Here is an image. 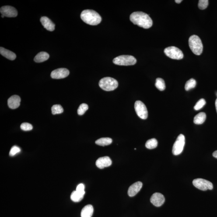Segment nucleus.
<instances>
[{
  "label": "nucleus",
  "mask_w": 217,
  "mask_h": 217,
  "mask_svg": "<svg viewBox=\"0 0 217 217\" xmlns=\"http://www.w3.org/2000/svg\"><path fill=\"white\" fill-rule=\"evenodd\" d=\"M130 20L134 24L145 29L150 28L153 24L152 19L149 15L141 12H133L130 15Z\"/></svg>",
  "instance_id": "nucleus-1"
},
{
  "label": "nucleus",
  "mask_w": 217,
  "mask_h": 217,
  "mask_svg": "<svg viewBox=\"0 0 217 217\" xmlns=\"http://www.w3.org/2000/svg\"><path fill=\"white\" fill-rule=\"evenodd\" d=\"M81 19L85 23L92 26H96L101 22L102 18L99 13L93 10L87 9L82 11Z\"/></svg>",
  "instance_id": "nucleus-2"
},
{
  "label": "nucleus",
  "mask_w": 217,
  "mask_h": 217,
  "mask_svg": "<svg viewBox=\"0 0 217 217\" xmlns=\"http://www.w3.org/2000/svg\"><path fill=\"white\" fill-rule=\"evenodd\" d=\"M189 45L192 52L196 55H201L203 52V46L201 39L197 35H194L189 39Z\"/></svg>",
  "instance_id": "nucleus-3"
},
{
  "label": "nucleus",
  "mask_w": 217,
  "mask_h": 217,
  "mask_svg": "<svg viewBox=\"0 0 217 217\" xmlns=\"http://www.w3.org/2000/svg\"><path fill=\"white\" fill-rule=\"evenodd\" d=\"M99 85L103 90L110 91L116 89L118 86V83L114 78L106 77L100 80Z\"/></svg>",
  "instance_id": "nucleus-4"
},
{
  "label": "nucleus",
  "mask_w": 217,
  "mask_h": 217,
  "mask_svg": "<svg viewBox=\"0 0 217 217\" xmlns=\"http://www.w3.org/2000/svg\"><path fill=\"white\" fill-rule=\"evenodd\" d=\"M137 62L136 59L132 56L121 55L113 60V63L121 66L133 65Z\"/></svg>",
  "instance_id": "nucleus-5"
},
{
  "label": "nucleus",
  "mask_w": 217,
  "mask_h": 217,
  "mask_svg": "<svg viewBox=\"0 0 217 217\" xmlns=\"http://www.w3.org/2000/svg\"><path fill=\"white\" fill-rule=\"evenodd\" d=\"M164 52L167 57L173 59L181 60L184 57L181 50L175 47H166L164 50Z\"/></svg>",
  "instance_id": "nucleus-6"
},
{
  "label": "nucleus",
  "mask_w": 217,
  "mask_h": 217,
  "mask_svg": "<svg viewBox=\"0 0 217 217\" xmlns=\"http://www.w3.org/2000/svg\"><path fill=\"white\" fill-rule=\"evenodd\" d=\"M185 145V137L182 134L178 136L177 140L174 144L172 152L174 155H178L183 152Z\"/></svg>",
  "instance_id": "nucleus-7"
},
{
  "label": "nucleus",
  "mask_w": 217,
  "mask_h": 217,
  "mask_svg": "<svg viewBox=\"0 0 217 217\" xmlns=\"http://www.w3.org/2000/svg\"><path fill=\"white\" fill-rule=\"evenodd\" d=\"M193 184L195 187L202 191L212 190L213 188V185L211 182L203 179H195L193 180Z\"/></svg>",
  "instance_id": "nucleus-8"
},
{
  "label": "nucleus",
  "mask_w": 217,
  "mask_h": 217,
  "mask_svg": "<svg viewBox=\"0 0 217 217\" xmlns=\"http://www.w3.org/2000/svg\"><path fill=\"white\" fill-rule=\"evenodd\" d=\"M134 107L137 115L140 118L145 120L147 118L148 113L146 106L142 102L137 101L135 102Z\"/></svg>",
  "instance_id": "nucleus-9"
},
{
  "label": "nucleus",
  "mask_w": 217,
  "mask_h": 217,
  "mask_svg": "<svg viewBox=\"0 0 217 217\" xmlns=\"http://www.w3.org/2000/svg\"><path fill=\"white\" fill-rule=\"evenodd\" d=\"M1 13L4 17H14L17 16L18 12L15 8L10 6L1 7L0 9Z\"/></svg>",
  "instance_id": "nucleus-10"
},
{
  "label": "nucleus",
  "mask_w": 217,
  "mask_h": 217,
  "mask_svg": "<svg viewBox=\"0 0 217 217\" xmlns=\"http://www.w3.org/2000/svg\"><path fill=\"white\" fill-rule=\"evenodd\" d=\"M69 71L67 68H61L56 69L51 72V77L54 79H61L68 76Z\"/></svg>",
  "instance_id": "nucleus-11"
},
{
  "label": "nucleus",
  "mask_w": 217,
  "mask_h": 217,
  "mask_svg": "<svg viewBox=\"0 0 217 217\" xmlns=\"http://www.w3.org/2000/svg\"><path fill=\"white\" fill-rule=\"evenodd\" d=\"M150 201L155 206L160 207L164 203L165 198L163 195L160 193H155L151 196Z\"/></svg>",
  "instance_id": "nucleus-12"
},
{
  "label": "nucleus",
  "mask_w": 217,
  "mask_h": 217,
  "mask_svg": "<svg viewBox=\"0 0 217 217\" xmlns=\"http://www.w3.org/2000/svg\"><path fill=\"white\" fill-rule=\"evenodd\" d=\"M112 164V161L108 156L102 157L96 160V165L98 168L103 169L105 167H108Z\"/></svg>",
  "instance_id": "nucleus-13"
},
{
  "label": "nucleus",
  "mask_w": 217,
  "mask_h": 217,
  "mask_svg": "<svg viewBox=\"0 0 217 217\" xmlns=\"http://www.w3.org/2000/svg\"><path fill=\"white\" fill-rule=\"evenodd\" d=\"M142 187V183L140 181L137 182L130 186L128 190V194L130 197H134L141 190Z\"/></svg>",
  "instance_id": "nucleus-14"
},
{
  "label": "nucleus",
  "mask_w": 217,
  "mask_h": 217,
  "mask_svg": "<svg viewBox=\"0 0 217 217\" xmlns=\"http://www.w3.org/2000/svg\"><path fill=\"white\" fill-rule=\"evenodd\" d=\"M40 22L45 28L50 32H52L55 29V25L49 18L47 17H42L40 19Z\"/></svg>",
  "instance_id": "nucleus-15"
},
{
  "label": "nucleus",
  "mask_w": 217,
  "mask_h": 217,
  "mask_svg": "<svg viewBox=\"0 0 217 217\" xmlns=\"http://www.w3.org/2000/svg\"><path fill=\"white\" fill-rule=\"evenodd\" d=\"M21 98L19 96L14 95L11 96L8 100V105L10 108L15 109L20 105Z\"/></svg>",
  "instance_id": "nucleus-16"
},
{
  "label": "nucleus",
  "mask_w": 217,
  "mask_h": 217,
  "mask_svg": "<svg viewBox=\"0 0 217 217\" xmlns=\"http://www.w3.org/2000/svg\"><path fill=\"white\" fill-rule=\"evenodd\" d=\"M0 53L4 57L11 61H13L16 58V54L2 47H0Z\"/></svg>",
  "instance_id": "nucleus-17"
},
{
  "label": "nucleus",
  "mask_w": 217,
  "mask_h": 217,
  "mask_svg": "<svg viewBox=\"0 0 217 217\" xmlns=\"http://www.w3.org/2000/svg\"><path fill=\"white\" fill-rule=\"evenodd\" d=\"M93 208L91 205L84 207L81 212V217H91L93 213Z\"/></svg>",
  "instance_id": "nucleus-18"
},
{
  "label": "nucleus",
  "mask_w": 217,
  "mask_h": 217,
  "mask_svg": "<svg viewBox=\"0 0 217 217\" xmlns=\"http://www.w3.org/2000/svg\"><path fill=\"white\" fill-rule=\"evenodd\" d=\"M49 57L50 56L48 53L44 52H42L39 53L35 57L34 61L36 62H42L47 61L49 58Z\"/></svg>",
  "instance_id": "nucleus-19"
},
{
  "label": "nucleus",
  "mask_w": 217,
  "mask_h": 217,
  "mask_svg": "<svg viewBox=\"0 0 217 217\" xmlns=\"http://www.w3.org/2000/svg\"><path fill=\"white\" fill-rule=\"evenodd\" d=\"M85 194L78 192L76 191H73L71 195V200L75 202H79L83 198Z\"/></svg>",
  "instance_id": "nucleus-20"
},
{
  "label": "nucleus",
  "mask_w": 217,
  "mask_h": 217,
  "mask_svg": "<svg viewBox=\"0 0 217 217\" xmlns=\"http://www.w3.org/2000/svg\"><path fill=\"white\" fill-rule=\"evenodd\" d=\"M206 118V115L205 113H200L194 117V123L197 125L202 124L205 122Z\"/></svg>",
  "instance_id": "nucleus-21"
},
{
  "label": "nucleus",
  "mask_w": 217,
  "mask_h": 217,
  "mask_svg": "<svg viewBox=\"0 0 217 217\" xmlns=\"http://www.w3.org/2000/svg\"><path fill=\"white\" fill-rule=\"evenodd\" d=\"M112 142V140L110 138H102L96 141V143L97 145L101 146H106L110 145Z\"/></svg>",
  "instance_id": "nucleus-22"
},
{
  "label": "nucleus",
  "mask_w": 217,
  "mask_h": 217,
  "mask_svg": "<svg viewBox=\"0 0 217 217\" xmlns=\"http://www.w3.org/2000/svg\"><path fill=\"white\" fill-rule=\"evenodd\" d=\"M155 86L160 91L165 90V88H166V85H165L164 80L161 78H156Z\"/></svg>",
  "instance_id": "nucleus-23"
},
{
  "label": "nucleus",
  "mask_w": 217,
  "mask_h": 217,
  "mask_svg": "<svg viewBox=\"0 0 217 217\" xmlns=\"http://www.w3.org/2000/svg\"><path fill=\"white\" fill-rule=\"evenodd\" d=\"M158 145L157 141L155 138L148 140L145 143V147L149 149H153L156 148Z\"/></svg>",
  "instance_id": "nucleus-24"
},
{
  "label": "nucleus",
  "mask_w": 217,
  "mask_h": 217,
  "mask_svg": "<svg viewBox=\"0 0 217 217\" xmlns=\"http://www.w3.org/2000/svg\"><path fill=\"white\" fill-rule=\"evenodd\" d=\"M196 85V81L194 78H191L186 82L185 85L186 91H188L191 89H194Z\"/></svg>",
  "instance_id": "nucleus-25"
},
{
  "label": "nucleus",
  "mask_w": 217,
  "mask_h": 217,
  "mask_svg": "<svg viewBox=\"0 0 217 217\" xmlns=\"http://www.w3.org/2000/svg\"><path fill=\"white\" fill-rule=\"evenodd\" d=\"M51 110L53 115L61 114L64 111L63 108L60 105H54L52 107Z\"/></svg>",
  "instance_id": "nucleus-26"
},
{
  "label": "nucleus",
  "mask_w": 217,
  "mask_h": 217,
  "mask_svg": "<svg viewBox=\"0 0 217 217\" xmlns=\"http://www.w3.org/2000/svg\"><path fill=\"white\" fill-rule=\"evenodd\" d=\"M88 109H89V107L85 103H82L78 107L77 110L78 114L80 116L83 115Z\"/></svg>",
  "instance_id": "nucleus-27"
},
{
  "label": "nucleus",
  "mask_w": 217,
  "mask_h": 217,
  "mask_svg": "<svg viewBox=\"0 0 217 217\" xmlns=\"http://www.w3.org/2000/svg\"><path fill=\"white\" fill-rule=\"evenodd\" d=\"M206 104V101L204 99H200L198 102H197L195 106H194V109L195 110H199L202 108Z\"/></svg>",
  "instance_id": "nucleus-28"
},
{
  "label": "nucleus",
  "mask_w": 217,
  "mask_h": 217,
  "mask_svg": "<svg viewBox=\"0 0 217 217\" xmlns=\"http://www.w3.org/2000/svg\"><path fill=\"white\" fill-rule=\"evenodd\" d=\"M208 0H200L198 2V7L201 10L205 9L208 7Z\"/></svg>",
  "instance_id": "nucleus-29"
},
{
  "label": "nucleus",
  "mask_w": 217,
  "mask_h": 217,
  "mask_svg": "<svg viewBox=\"0 0 217 217\" xmlns=\"http://www.w3.org/2000/svg\"><path fill=\"white\" fill-rule=\"evenodd\" d=\"M21 149L19 147L16 146H12L9 152V155L11 156H14L16 154L19 153L21 152Z\"/></svg>",
  "instance_id": "nucleus-30"
},
{
  "label": "nucleus",
  "mask_w": 217,
  "mask_h": 217,
  "mask_svg": "<svg viewBox=\"0 0 217 217\" xmlns=\"http://www.w3.org/2000/svg\"><path fill=\"white\" fill-rule=\"evenodd\" d=\"M21 128L23 131H30L33 129V126L31 124L28 123H23L21 124Z\"/></svg>",
  "instance_id": "nucleus-31"
},
{
  "label": "nucleus",
  "mask_w": 217,
  "mask_h": 217,
  "mask_svg": "<svg viewBox=\"0 0 217 217\" xmlns=\"http://www.w3.org/2000/svg\"><path fill=\"white\" fill-rule=\"evenodd\" d=\"M76 191L78 192L85 194V185L82 183H81V184L78 185L76 187Z\"/></svg>",
  "instance_id": "nucleus-32"
},
{
  "label": "nucleus",
  "mask_w": 217,
  "mask_h": 217,
  "mask_svg": "<svg viewBox=\"0 0 217 217\" xmlns=\"http://www.w3.org/2000/svg\"><path fill=\"white\" fill-rule=\"evenodd\" d=\"M213 156L215 158L217 159V150L215 151V152H214L213 153Z\"/></svg>",
  "instance_id": "nucleus-33"
},
{
  "label": "nucleus",
  "mask_w": 217,
  "mask_h": 217,
  "mask_svg": "<svg viewBox=\"0 0 217 217\" xmlns=\"http://www.w3.org/2000/svg\"><path fill=\"white\" fill-rule=\"evenodd\" d=\"M182 1V0H176V1H175V2L178 4L180 3V2H181Z\"/></svg>",
  "instance_id": "nucleus-34"
},
{
  "label": "nucleus",
  "mask_w": 217,
  "mask_h": 217,
  "mask_svg": "<svg viewBox=\"0 0 217 217\" xmlns=\"http://www.w3.org/2000/svg\"><path fill=\"white\" fill-rule=\"evenodd\" d=\"M215 107H216V111H217V99H216V101H215Z\"/></svg>",
  "instance_id": "nucleus-35"
},
{
  "label": "nucleus",
  "mask_w": 217,
  "mask_h": 217,
  "mask_svg": "<svg viewBox=\"0 0 217 217\" xmlns=\"http://www.w3.org/2000/svg\"><path fill=\"white\" fill-rule=\"evenodd\" d=\"M1 17H2V18H3L4 17V16H3V15H1Z\"/></svg>",
  "instance_id": "nucleus-36"
}]
</instances>
